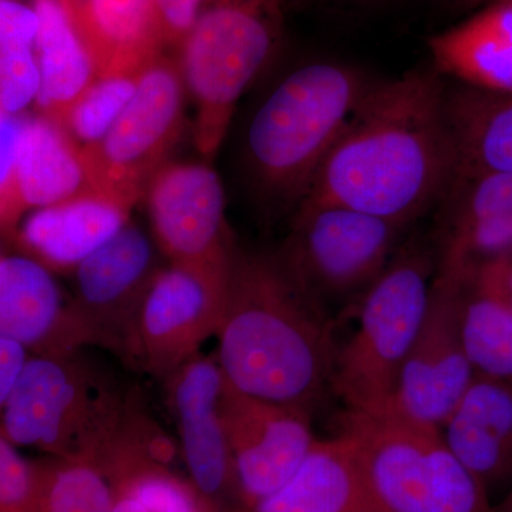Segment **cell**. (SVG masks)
<instances>
[{
	"label": "cell",
	"instance_id": "31",
	"mask_svg": "<svg viewBox=\"0 0 512 512\" xmlns=\"http://www.w3.org/2000/svg\"><path fill=\"white\" fill-rule=\"evenodd\" d=\"M45 470L0 437V512H43Z\"/></svg>",
	"mask_w": 512,
	"mask_h": 512
},
{
	"label": "cell",
	"instance_id": "32",
	"mask_svg": "<svg viewBox=\"0 0 512 512\" xmlns=\"http://www.w3.org/2000/svg\"><path fill=\"white\" fill-rule=\"evenodd\" d=\"M205 0H148L151 25L158 42L167 49H181L190 35Z\"/></svg>",
	"mask_w": 512,
	"mask_h": 512
},
{
	"label": "cell",
	"instance_id": "20",
	"mask_svg": "<svg viewBox=\"0 0 512 512\" xmlns=\"http://www.w3.org/2000/svg\"><path fill=\"white\" fill-rule=\"evenodd\" d=\"M441 433L488 494L511 481L512 382L474 377Z\"/></svg>",
	"mask_w": 512,
	"mask_h": 512
},
{
	"label": "cell",
	"instance_id": "24",
	"mask_svg": "<svg viewBox=\"0 0 512 512\" xmlns=\"http://www.w3.org/2000/svg\"><path fill=\"white\" fill-rule=\"evenodd\" d=\"M39 16L35 52L40 69L36 104L42 116L59 123L97 77L96 64L70 0H35Z\"/></svg>",
	"mask_w": 512,
	"mask_h": 512
},
{
	"label": "cell",
	"instance_id": "29",
	"mask_svg": "<svg viewBox=\"0 0 512 512\" xmlns=\"http://www.w3.org/2000/svg\"><path fill=\"white\" fill-rule=\"evenodd\" d=\"M116 497L114 512H207L192 485L170 468H154L110 484Z\"/></svg>",
	"mask_w": 512,
	"mask_h": 512
},
{
	"label": "cell",
	"instance_id": "26",
	"mask_svg": "<svg viewBox=\"0 0 512 512\" xmlns=\"http://www.w3.org/2000/svg\"><path fill=\"white\" fill-rule=\"evenodd\" d=\"M461 328L476 376L512 382V308L501 262L461 275Z\"/></svg>",
	"mask_w": 512,
	"mask_h": 512
},
{
	"label": "cell",
	"instance_id": "36",
	"mask_svg": "<svg viewBox=\"0 0 512 512\" xmlns=\"http://www.w3.org/2000/svg\"><path fill=\"white\" fill-rule=\"evenodd\" d=\"M494 512H512V485L501 504L494 508Z\"/></svg>",
	"mask_w": 512,
	"mask_h": 512
},
{
	"label": "cell",
	"instance_id": "5",
	"mask_svg": "<svg viewBox=\"0 0 512 512\" xmlns=\"http://www.w3.org/2000/svg\"><path fill=\"white\" fill-rule=\"evenodd\" d=\"M436 268V252L414 242L400 245L357 302V328L339 346L332 379L348 412H389L429 308Z\"/></svg>",
	"mask_w": 512,
	"mask_h": 512
},
{
	"label": "cell",
	"instance_id": "15",
	"mask_svg": "<svg viewBox=\"0 0 512 512\" xmlns=\"http://www.w3.org/2000/svg\"><path fill=\"white\" fill-rule=\"evenodd\" d=\"M165 384L192 487L208 504L231 491L239 497L217 357H192Z\"/></svg>",
	"mask_w": 512,
	"mask_h": 512
},
{
	"label": "cell",
	"instance_id": "16",
	"mask_svg": "<svg viewBox=\"0 0 512 512\" xmlns=\"http://www.w3.org/2000/svg\"><path fill=\"white\" fill-rule=\"evenodd\" d=\"M441 202L437 269L464 275L512 259V173L453 178Z\"/></svg>",
	"mask_w": 512,
	"mask_h": 512
},
{
	"label": "cell",
	"instance_id": "19",
	"mask_svg": "<svg viewBox=\"0 0 512 512\" xmlns=\"http://www.w3.org/2000/svg\"><path fill=\"white\" fill-rule=\"evenodd\" d=\"M130 215L127 205L90 188L30 212L12 241L50 271L73 272L130 222Z\"/></svg>",
	"mask_w": 512,
	"mask_h": 512
},
{
	"label": "cell",
	"instance_id": "1",
	"mask_svg": "<svg viewBox=\"0 0 512 512\" xmlns=\"http://www.w3.org/2000/svg\"><path fill=\"white\" fill-rule=\"evenodd\" d=\"M441 77L375 80L298 208L342 205L409 227L440 204L454 177Z\"/></svg>",
	"mask_w": 512,
	"mask_h": 512
},
{
	"label": "cell",
	"instance_id": "27",
	"mask_svg": "<svg viewBox=\"0 0 512 512\" xmlns=\"http://www.w3.org/2000/svg\"><path fill=\"white\" fill-rule=\"evenodd\" d=\"M141 72L97 76L73 101L59 124L77 146L92 147L107 136L136 94Z\"/></svg>",
	"mask_w": 512,
	"mask_h": 512
},
{
	"label": "cell",
	"instance_id": "8",
	"mask_svg": "<svg viewBox=\"0 0 512 512\" xmlns=\"http://www.w3.org/2000/svg\"><path fill=\"white\" fill-rule=\"evenodd\" d=\"M404 229L342 205L298 208L278 254L332 316V309L345 313L356 308L402 245Z\"/></svg>",
	"mask_w": 512,
	"mask_h": 512
},
{
	"label": "cell",
	"instance_id": "14",
	"mask_svg": "<svg viewBox=\"0 0 512 512\" xmlns=\"http://www.w3.org/2000/svg\"><path fill=\"white\" fill-rule=\"evenodd\" d=\"M238 494L247 510L284 487L316 437L311 412L255 399L227 384L224 399Z\"/></svg>",
	"mask_w": 512,
	"mask_h": 512
},
{
	"label": "cell",
	"instance_id": "12",
	"mask_svg": "<svg viewBox=\"0 0 512 512\" xmlns=\"http://www.w3.org/2000/svg\"><path fill=\"white\" fill-rule=\"evenodd\" d=\"M160 268L153 241L130 221L74 269L72 305L90 345L130 366L138 312Z\"/></svg>",
	"mask_w": 512,
	"mask_h": 512
},
{
	"label": "cell",
	"instance_id": "7",
	"mask_svg": "<svg viewBox=\"0 0 512 512\" xmlns=\"http://www.w3.org/2000/svg\"><path fill=\"white\" fill-rule=\"evenodd\" d=\"M343 431L380 512H494L490 494L441 430L392 413L348 412Z\"/></svg>",
	"mask_w": 512,
	"mask_h": 512
},
{
	"label": "cell",
	"instance_id": "23",
	"mask_svg": "<svg viewBox=\"0 0 512 512\" xmlns=\"http://www.w3.org/2000/svg\"><path fill=\"white\" fill-rule=\"evenodd\" d=\"M446 117L453 178L512 173V93L447 86Z\"/></svg>",
	"mask_w": 512,
	"mask_h": 512
},
{
	"label": "cell",
	"instance_id": "6",
	"mask_svg": "<svg viewBox=\"0 0 512 512\" xmlns=\"http://www.w3.org/2000/svg\"><path fill=\"white\" fill-rule=\"evenodd\" d=\"M285 0H205L180 49L185 89L195 104L194 143L217 154L245 90L274 56Z\"/></svg>",
	"mask_w": 512,
	"mask_h": 512
},
{
	"label": "cell",
	"instance_id": "30",
	"mask_svg": "<svg viewBox=\"0 0 512 512\" xmlns=\"http://www.w3.org/2000/svg\"><path fill=\"white\" fill-rule=\"evenodd\" d=\"M39 92L35 43L0 40V114H23Z\"/></svg>",
	"mask_w": 512,
	"mask_h": 512
},
{
	"label": "cell",
	"instance_id": "4",
	"mask_svg": "<svg viewBox=\"0 0 512 512\" xmlns=\"http://www.w3.org/2000/svg\"><path fill=\"white\" fill-rule=\"evenodd\" d=\"M130 394L80 352L32 356L0 406V437L16 447L97 466L119 430Z\"/></svg>",
	"mask_w": 512,
	"mask_h": 512
},
{
	"label": "cell",
	"instance_id": "33",
	"mask_svg": "<svg viewBox=\"0 0 512 512\" xmlns=\"http://www.w3.org/2000/svg\"><path fill=\"white\" fill-rule=\"evenodd\" d=\"M32 356L18 340L0 336V406L15 390Z\"/></svg>",
	"mask_w": 512,
	"mask_h": 512
},
{
	"label": "cell",
	"instance_id": "10",
	"mask_svg": "<svg viewBox=\"0 0 512 512\" xmlns=\"http://www.w3.org/2000/svg\"><path fill=\"white\" fill-rule=\"evenodd\" d=\"M144 200L154 242L168 264L225 288L235 245L225 218L224 187L210 165L168 161Z\"/></svg>",
	"mask_w": 512,
	"mask_h": 512
},
{
	"label": "cell",
	"instance_id": "28",
	"mask_svg": "<svg viewBox=\"0 0 512 512\" xmlns=\"http://www.w3.org/2000/svg\"><path fill=\"white\" fill-rule=\"evenodd\" d=\"M43 470V512H114L113 488L96 464L55 458Z\"/></svg>",
	"mask_w": 512,
	"mask_h": 512
},
{
	"label": "cell",
	"instance_id": "22",
	"mask_svg": "<svg viewBox=\"0 0 512 512\" xmlns=\"http://www.w3.org/2000/svg\"><path fill=\"white\" fill-rule=\"evenodd\" d=\"M441 76L491 92L512 93V0L477 9L460 25L431 37Z\"/></svg>",
	"mask_w": 512,
	"mask_h": 512
},
{
	"label": "cell",
	"instance_id": "17",
	"mask_svg": "<svg viewBox=\"0 0 512 512\" xmlns=\"http://www.w3.org/2000/svg\"><path fill=\"white\" fill-rule=\"evenodd\" d=\"M0 336L18 340L33 356L72 355L90 345L52 271L22 252L0 258Z\"/></svg>",
	"mask_w": 512,
	"mask_h": 512
},
{
	"label": "cell",
	"instance_id": "21",
	"mask_svg": "<svg viewBox=\"0 0 512 512\" xmlns=\"http://www.w3.org/2000/svg\"><path fill=\"white\" fill-rule=\"evenodd\" d=\"M244 512H380L355 443L342 431L316 439L301 467L276 493Z\"/></svg>",
	"mask_w": 512,
	"mask_h": 512
},
{
	"label": "cell",
	"instance_id": "34",
	"mask_svg": "<svg viewBox=\"0 0 512 512\" xmlns=\"http://www.w3.org/2000/svg\"><path fill=\"white\" fill-rule=\"evenodd\" d=\"M501 271H503L505 293L512 308V259L501 262Z\"/></svg>",
	"mask_w": 512,
	"mask_h": 512
},
{
	"label": "cell",
	"instance_id": "11",
	"mask_svg": "<svg viewBox=\"0 0 512 512\" xmlns=\"http://www.w3.org/2000/svg\"><path fill=\"white\" fill-rule=\"evenodd\" d=\"M461 275L439 271L389 412L443 429L476 377L461 328Z\"/></svg>",
	"mask_w": 512,
	"mask_h": 512
},
{
	"label": "cell",
	"instance_id": "2",
	"mask_svg": "<svg viewBox=\"0 0 512 512\" xmlns=\"http://www.w3.org/2000/svg\"><path fill=\"white\" fill-rule=\"evenodd\" d=\"M215 335V357L239 393L312 413L332 390L335 319L279 254L235 247Z\"/></svg>",
	"mask_w": 512,
	"mask_h": 512
},
{
	"label": "cell",
	"instance_id": "25",
	"mask_svg": "<svg viewBox=\"0 0 512 512\" xmlns=\"http://www.w3.org/2000/svg\"><path fill=\"white\" fill-rule=\"evenodd\" d=\"M97 76L137 73L165 55L148 0H70Z\"/></svg>",
	"mask_w": 512,
	"mask_h": 512
},
{
	"label": "cell",
	"instance_id": "9",
	"mask_svg": "<svg viewBox=\"0 0 512 512\" xmlns=\"http://www.w3.org/2000/svg\"><path fill=\"white\" fill-rule=\"evenodd\" d=\"M185 92L178 62L161 55L148 64L136 94L107 136L82 148L93 190L131 210L144 200L183 134Z\"/></svg>",
	"mask_w": 512,
	"mask_h": 512
},
{
	"label": "cell",
	"instance_id": "35",
	"mask_svg": "<svg viewBox=\"0 0 512 512\" xmlns=\"http://www.w3.org/2000/svg\"><path fill=\"white\" fill-rule=\"evenodd\" d=\"M458 2L468 9H480L484 8V6L491 5V3L503 2V0H458Z\"/></svg>",
	"mask_w": 512,
	"mask_h": 512
},
{
	"label": "cell",
	"instance_id": "18",
	"mask_svg": "<svg viewBox=\"0 0 512 512\" xmlns=\"http://www.w3.org/2000/svg\"><path fill=\"white\" fill-rule=\"evenodd\" d=\"M82 148L57 121L26 117L18 160L8 180L0 183L2 237L18 231L26 212L50 207L90 190Z\"/></svg>",
	"mask_w": 512,
	"mask_h": 512
},
{
	"label": "cell",
	"instance_id": "13",
	"mask_svg": "<svg viewBox=\"0 0 512 512\" xmlns=\"http://www.w3.org/2000/svg\"><path fill=\"white\" fill-rule=\"evenodd\" d=\"M225 288L168 264L138 312L130 367L167 382L220 326Z\"/></svg>",
	"mask_w": 512,
	"mask_h": 512
},
{
	"label": "cell",
	"instance_id": "3",
	"mask_svg": "<svg viewBox=\"0 0 512 512\" xmlns=\"http://www.w3.org/2000/svg\"><path fill=\"white\" fill-rule=\"evenodd\" d=\"M373 83L349 64L316 62L268 94L245 136L249 177L262 200L296 211Z\"/></svg>",
	"mask_w": 512,
	"mask_h": 512
}]
</instances>
